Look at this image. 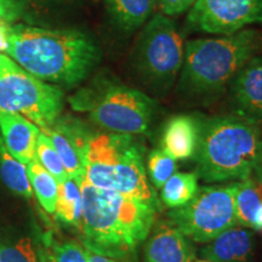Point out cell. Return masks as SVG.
Listing matches in <instances>:
<instances>
[{
  "mask_svg": "<svg viewBox=\"0 0 262 262\" xmlns=\"http://www.w3.org/2000/svg\"><path fill=\"white\" fill-rule=\"evenodd\" d=\"M19 67L45 83L72 86L83 81L101 60V51L86 33L10 25L5 52Z\"/></svg>",
  "mask_w": 262,
  "mask_h": 262,
  "instance_id": "1",
  "label": "cell"
},
{
  "mask_svg": "<svg viewBox=\"0 0 262 262\" xmlns=\"http://www.w3.org/2000/svg\"><path fill=\"white\" fill-rule=\"evenodd\" d=\"M80 231L88 250L129 261L152 231L160 209L117 192L96 188L81 180Z\"/></svg>",
  "mask_w": 262,
  "mask_h": 262,
  "instance_id": "2",
  "label": "cell"
},
{
  "mask_svg": "<svg viewBox=\"0 0 262 262\" xmlns=\"http://www.w3.org/2000/svg\"><path fill=\"white\" fill-rule=\"evenodd\" d=\"M261 141V127L238 113L203 120L195 175L206 183L250 178Z\"/></svg>",
  "mask_w": 262,
  "mask_h": 262,
  "instance_id": "3",
  "label": "cell"
},
{
  "mask_svg": "<svg viewBox=\"0 0 262 262\" xmlns=\"http://www.w3.org/2000/svg\"><path fill=\"white\" fill-rule=\"evenodd\" d=\"M84 179L96 188L117 192L160 209L148 182L143 148L133 135L93 133L85 153Z\"/></svg>",
  "mask_w": 262,
  "mask_h": 262,
  "instance_id": "4",
  "label": "cell"
},
{
  "mask_svg": "<svg viewBox=\"0 0 262 262\" xmlns=\"http://www.w3.org/2000/svg\"><path fill=\"white\" fill-rule=\"evenodd\" d=\"M261 35L242 29L232 35L189 40L185 47L181 85L196 95L214 94L234 79L260 49Z\"/></svg>",
  "mask_w": 262,
  "mask_h": 262,
  "instance_id": "5",
  "label": "cell"
},
{
  "mask_svg": "<svg viewBox=\"0 0 262 262\" xmlns=\"http://www.w3.org/2000/svg\"><path fill=\"white\" fill-rule=\"evenodd\" d=\"M74 110L89 112L95 125L114 134H146L157 102L142 91L120 84L98 85L70 98Z\"/></svg>",
  "mask_w": 262,
  "mask_h": 262,
  "instance_id": "6",
  "label": "cell"
},
{
  "mask_svg": "<svg viewBox=\"0 0 262 262\" xmlns=\"http://www.w3.org/2000/svg\"><path fill=\"white\" fill-rule=\"evenodd\" d=\"M63 110V91L33 77L0 54V112L21 114L40 130L49 129Z\"/></svg>",
  "mask_w": 262,
  "mask_h": 262,
  "instance_id": "7",
  "label": "cell"
},
{
  "mask_svg": "<svg viewBox=\"0 0 262 262\" xmlns=\"http://www.w3.org/2000/svg\"><path fill=\"white\" fill-rule=\"evenodd\" d=\"M185 47L172 19L157 14L146 22L135 45L134 64L143 83L165 93L182 68Z\"/></svg>",
  "mask_w": 262,
  "mask_h": 262,
  "instance_id": "8",
  "label": "cell"
},
{
  "mask_svg": "<svg viewBox=\"0 0 262 262\" xmlns=\"http://www.w3.org/2000/svg\"><path fill=\"white\" fill-rule=\"evenodd\" d=\"M237 181L227 186L201 187L188 204L170 209L168 219L194 243H209L237 225Z\"/></svg>",
  "mask_w": 262,
  "mask_h": 262,
  "instance_id": "9",
  "label": "cell"
},
{
  "mask_svg": "<svg viewBox=\"0 0 262 262\" xmlns=\"http://www.w3.org/2000/svg\"><path fill=\"white\" fill-rule=\"evenodd\" d=\"M262 22V0H196L188 24L196 31L232 35Z\"/></svg>",
  "mask_w": 262,
  "mask_h": 262,
  "instance_id": "10",
  "label": "cell"
},
{
  "mask_svg": "<svg viewBox=\"0 0 262 262\" xmlns=\"http://www.w3.org/2000/svg\"><path fill=\"white\" fill-rule=\"evenodd\" d=\"M51 140L68 178L80 182L85 176V153L94 131L73 117H58L54 125L41 130Z\"/></svg>",
  "mask_w": 262,
  "mask_h": 262,
  "instance_id": "11",
  "label": "cell"
},
{
  "mask_svg": "<svg viewBox=\"0 0 262 262\" xmlns=\"http://www.w3.org/2000/svg\"><path fill=\"white\" fill-rule=\"evenodd\" d=\"M143 262H192V242L169 220L155 222L146 239Z\"/></svg>",
  "mask_w": 262,
  "mask_h": 262,
  "instance_id": "12",
  "label": "cell"
},
{
  "mask_svg": "<svg viewBox=\"0 0 262 262\" xmlns=\"http://www.w3.org/2000/svg\"><path fill=\"white\" fill-rule=\"evenodd\" d=\"M237 113L262 129V57H253L238 72L232 84Z\"/></svg>",
  "mask_w": 262,
  "mask_h": 262,
  "instance_id": "13",
  "label": "cell"
},
{
  "mask_svg": "<svg viewBox=\"0 0 262 262\" xmlns=\"http://www.w3.org/2000/svg\"><path fill=\"white\" fill-rule=\"evenodd\" d=\"M202 119L189 114H178L164 125L160 146L175 160L194 158L202 131Z\"/></svg>",
  "mask_w": 262,
  "mask_h": 262,
  "instance_id": "14",
  "label": "cell"
},
{
  "mask_svg": "<svg viewBox=\"0 0 262 262\" xmlns=\"http://www.w3.org/2000/svg\"><path fill=\"white\" fill-rule=\"evenodd\" d=\"M254 248L253 231L235 225L202 248L201 255L209 262H254Z\"/></svg>",
  "mask_w": 262,
  "mask_h": 262,
  "instance_id": "15",
  "label": "cell"
},
{
  "mask_svg": "<svg viewBox=\"0 0 262 262\" xmlns=\"http://www.w3.org/2000/svg\"><path fill=\"white\" fill-rule=\"evenodd\" d=\"M0 134L8 152L25 165L34 159L40 129L21 114L0 112Z\"/></svg>",
  "mask_w": 262,
  "mask_h": 262,
  "instance_id": "16",
  "label": "cell"
},
{
  "mask_svg": "<svg viewBox=\"0 0 262 262\" xmlns=\"http://www.w3.org/2000/svg\"><path fill=\"white\" fill-rule=\"evenodd\" d=\"M235 217L238 226L262 231V183L253 176L237 181Z\"/></svg>",
  "mask_w": 262,
  "mask_h": 262,
  "instance_id": "17",
  "label": "cell"
},
{
  "mask_svg": "<svg viewBox=\"0 0 262 262\" xmlns=\"http://www.w3.org/2000/svg\"><path fill=\"white\" fill-rule=\"evenodd\" d=\"M157 0H106L107 10L118 27L133 32L150 17Z\"/></svg>",
  "mask_w": 262,
  "mask_h": 262,
  "instance_id": "18",
  "label": "cell"
},
{
  "mask_svg": "<svg viewBox=\"0 0 262 262\" xmlns=\"http://www.w3.org/2000/svg\"><path fill=\"white\" fill-rule=\"evenodd\" d=\"M83 214L81 183L68 178L58 183V193L55 215L62 224L79 228Z\"/></svg>",
  "mask_w": 262,
  "mask_h": 262,
  "instance_id": "19",
  "label": "cell"
},
{
  "mask_svg": "<svg viewBox=\"0 0 262 262\" xmlns=\"http://www.w3.org/2000/svg\"><path fill=\"white\" fill-rule=\"evenodd\" d=\"M160 189V199L166 208H180L188 204L198 192V176L195 172H175Z\"/></svg>",
  "mask_w": 262,
  "mask_h": 262,
  "instance_id": "20",
  "label": "cell"
},
{
  "mask_svg": "<svg viewBox=\"0 0 262 262\" xmlns=\"http://www.w3.org/2000/svg\"><path fill=\"white\" fill-rule=\"evenodd\" d=\"M0 178L10 191L15 194L32 198L33 189L29 182L27 168L25 164L15 159L5 148L2 136H0Z\"/></svg>",
  "mask_w": 262,
  "mask_h": 262,
  "instance_id": "21",
  "label": "cell"
},
{
  "mask_svg": "<svg viewBox=\"0 0 262 262\" xmlns=\"http://www.w3.org/2000/svg\"><path fill=\"white\" fill-rule=\"evenodd\" d=\"M27 173L31 182L33 194L37 196L39 204L48 214H55L58 193V182L50 172L47 171L37 160L33 159L27 165Z\"/></svg>",
  "mask_w": 262,
  "mask_h": 262,
  "instance_id": "22",
  "label": "cell"
},
{
  "mask_svg": "<svg viewBox=\"0 0 262 262\" xmlns=\"http://www.w3.org/2000/svg\"><path fill=\"white\" fill-rule=\"evenodd\" d=\"M34 159L47 171L50 172L58 183L63 182L66 179H68V175L66 172V169L63 164H62L60 156H58L54 145H52L51 140L41 130L40 134L38 135L37 143H35Z\"/></svg>",
  "mask_w": 262,
  "mask_h": 262,
  "instance_id": "23",
  "label": "cell"
},
{
  "mask_svg": "<svg viewBox=\"0 0 262 262\" xmlns=\"http://www.w3.org/2000/svg\"><path fill=\"white\" fill-rule=\"evenodd\" d=\"M178 169L176 160L162 148L150 150L147 157V176L156 188H162Z\"/></svg>",
  "mask_w": 262,
  "mask_h": 262,
  "instance_id": "24",
  "label": "cell"
},
{
  "mask_svg": "<svg viewBox=\"0 0 262 262\" xmlns=\"http://www.w3.org/2000/svg\"><path fill=\"white\" fill-rule=\"evenodd\" d=\"M0 262H38V251L29 238L0 244Z\"/></svg>",
  "mask_w": 262,
  "mask_h": 262,
  "instance_id": "25",
  "label": "cell"
},
{
  "mask_svg": "<svg viewBox=\"0 0 262 262\" xmlns=\"http://www.w3.org/2000/svg\"><path fill=\"white\" fill-rule=\"evenodd\" d=\"M51 251L56 262H88L86 248L74 241L54 244Z\"/></svg>",
  "mask_w": 262,
  "mask_h": 262,
  "instance_id": "26",
  "label": "cell"
},
{
  "mask_svg": "<svg viewBox=\"0 0 262 262\" xmlns=\"http://www.w3.org/2000/svg\"><path fill=\"white\" fill-rule=\"evenodd\" d=\"M157 3L165 16L180 15L193 5L192 0H157Z\"/></svg>",
  "mask_w": 262,
  "mask_h": 262,
  "instance_id": "27",
  "label": "cell"
},
{
  "mask_svg": "<svg viewBox=\"0 0 262 262\" xmlns=\"http://www.w3.org/2000/svg\"><path fill=\"white\" fill-rule=\"evenodd\" d=\"M19 15L25 11H40L42 9L50 8L52 5H60L70 0H15Z\"/></svg>",
  "mask_w": 262,
  "mask_h": 262,
  "instance_id": "28",
  "label": "cell"
},
{
  "mask_svg": "<svg viewBox=\"0 0 262 262\" xmlns=\"http://www.w3.org/2000/svg\"><path fill=\"white\" fill-rule=\"evenodd\" d=\"M19 17V12L15 0H0V19L14 22Z\"/></svg>",
  "mask_w": 262,
  "mask_h": 262,
  "instance_id": "29",
  "label": "cell"
},
{
  "mask_svg": "<svg viewBox=\"0 0 262 262\" xmlns=\"http://www.w3.org/2000/svg\"><path fill=\"white\" fill-rule=\"evenodd\" d=\"M9 28L10 22H6L4 19H0V54L6 52V49H8Z\"/></svg>",
  "mask_w": 262,
  "mask_h": 262,
  "instance_id": "30",
  "label": "cell"
},
{
  "mask_svg": "<svg viewBox=\"0 0 262 262\" xmlns=\"http://www.w3.org/2000/svg\"><path fill=\"white\" fill-rule=\"evenodd\" d=\"M253 178L257 180L258 182L262 183V141L260 143V148H258L256 162H255L254 170H253Z\"/></svg>",
  "mask_w": 262,
  "mask_h": 262,
  "instance_id": "31",
  "label": "cell"
},
{
  "mask_svg": "<svg viewBox=\"0 0 262 262\" xmlns=\"http://www.w3.org/2000/svg\"><path fill=\"white\" fill-rule=\"evenodd\" d=\"M37 251H38V262H56L55 261L54 254H52L50 249L38 247Z\"/></svg>",
  "mask_w": 262,
  "mask_h": 262,
  "instance_id": "32",
  "label": "cell"
},
{
  "mask_svg": "<svg viewBox=\"0 0 262 262\" xmlns=\"http://www.w3.org/2000/svg\"><path fill=\"white\" fill-rule=\"evenodd\" d=\"M88 262H120V261L116 260V258L104 256V255H101V254L94 253V251L88 250Z\"/></svg>",
  "mask_w": 262,
  "mask_h": 262,
  "instance_id": "33",
  "label": "cell"
},
{
  "mask_svg": "<svg viewBox=\"0 0 262 262\" xmlns=\"http://www.w3.org/2000/svg\"><path fill=\"white\" fill-rule=\"evenodd\" d=\"M198 262H209V261H206V260H204V261H198Z\"/></svg>",
  "mask_w": 262,
  "mask_h": 262,
  "instance_id": "34",
  "label": "cell"
},
{
  "mask_svg": "<svg viewBox=\"0 0 262 262\" xmlns=\"http://www.w3.org/2000/svg\"><path fill=\"white\" fill-rule=\"evenodd\" d=\"M192 2H193V4H194V2H196V0H192Z\"/></svg>",
  "mask_w": 262,
  "mask_h": 262,
  "instance_id": "35",
  "label": "cell"
}]
</instances>
